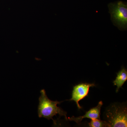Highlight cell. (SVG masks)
Returning <instances> with one entry per match:
<instances>
[{"mask_svg": "<svg viewBox=\"0 0 127 127\" xmlns=\"http://www.w3.org/2000/svg\"><path fill=\"white\" fill-rule=\"evenodd\" d=\"M104 118L110 127H127V104L118 103H112L106 109Z\"/></svg>", "mask_w": 127, "mask_h": 127, "instance_id": "2", "label": "cell"}, {"mask_svg": "<svg viewBox=\"0 0 127 127\" xmlns=\"http://www.w3.org/2000/svg\"><path fill=\"white\" fill-rule=\"evenodd\" d=\"M111 20L114 25L120 30H127V5L122 1L111 3L108 5Z\"/></svg>", "mask_w": 127, "mask_h": 127, "instance_id": "3", "label": "cell"}, {"mask_svg": "<svg viewBox=\"0 0 127 127\" xmlns=\"http://www.w3.org/2000/svg\"><path fill=\"white\" fill-rule=\"evenodd\" d=\"M89 125V127H110L107 122L100 119H92Z\"/></svg>", "mask_w": 127, "mask_h": 127, "instance_id": "7", "label": "cell"}, {"mask_svg": "<svg viewBox=\"0 0 127 127\" xmlns=\"http://www.w3.org/2000/svg\"><path fill=\"white\" fill-rule=\"evenodd\" d=\"M127 80V70L123 68L117 73L116 79L113 82L114 85L117 86L116 92L117 93Z\"/></svg>", "mask_w": 127, "mask_h": 127, "instance_id": "6", "label": "cell"}, {"mask_svg": "<svg viewBox=\"0 0 127 127\" xmlns=\"http://www.w3.org/2000/svg\"><path fill=\"white\" fill-rule=\"evenodd\" d=\"M41 95L39 98V104L38 107V116L40 118H44L48 120H52L53 121L54 124L57 125L56 121L53 119L54 116L59 114L60 117L64 116L67 120V113L60 107L58 106L63 102L53 101L48 97L44 89L40 91Z\"/></svg>", "mask_w": 127, "mask_h": 127, "instance_id": "1", "label": "cell"}, {"mask_svg": "<svg viewBox=\"0 0 127 127\" xmlns=\"http://www.w3.org/2000/svg\"><path fill=\"white\" fill-rule=\"evenodd\" d=\"M95 86L94 83H81L76 85L73 87L72 97L68 100L74 101L78 109H81L82 107L79 105V102L88 96L90 87Z\"/></svg>", "mask_w": 127, "mask_h": 127, "instance_id": "4", "label": "cell"}, {"mask_svg": "<svg viewBox=\"0 0 127 127\" xmlns=\"http://www.w3.org/2000/svg\"><path fill=\"white\" fill-rule=\"evenodd\" d=\"M103 104L102 102L100 101L98 103L96 106L91 108L89 111L86 112L84 116H79L78 117L72 116L71 118H68L67 120L69 121H73L78 124H80L83 119L89 118L92 119H100V113H101V108Z\"/></svg>", "mask_w": 127, "mask_h": 127, "instance_id": "5", "label": "cell"}]
</instances>
